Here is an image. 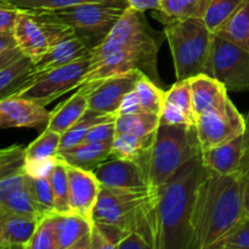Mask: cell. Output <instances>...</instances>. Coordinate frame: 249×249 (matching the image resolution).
Here are the masks:
<instances>
[{
    "label": "cell",
    "instance_id": "1",
    "mask_svg": "<svg viewBox=\"0 0 249 249\" xmlns=\"http://www.w3.org/2000/svg\"><path fill=\"white\" fill-rule=\"evenodd\" d=\"M164 39V32L152 28L142 11L128 5L111 32L91 49L82 85L140 71L160 87L157 57Z\"/></svg>",
    "mask_w": 249,
    "mask_h": 249
},
{
    "label": "cell",
    "instance_id": "2",
    "mask_svg": "<svg viewBox=\"0 0 249 249\" xmlns=\"http://www.w3.org/2000/svg\"><path fill=\"white\" fill-rule=\"evenodd\" d=\"M243 218L240 170L218 174L204 167L192 216L191 249H213Z\"/></svg>",
    "mask_w": 249,
    "mask_h": 249
},
{
    "label": "cell",
    "instance_id": "3",
    "mask_svg": "<svg viewBox=\"0 0 249 249\" xmlns=\"http://www.w3.org/2000/svg\"><path fill=\"white\" fill-rule=\"evenodd\" d=\"M203 172L204 164L198 155L185 163L165 184L157 187L156 249H191L192 216Z\"/></svg>",
    "mask_w": 249,
    "mask_h": 249
},
{
    "label": "cell",
    "instance_id": "4",
    "mask_svg": "<svg viewBox=\"0 0 249 249\" xmlns=\"http://www.w3.org/2000/svg\"><path fill=\"white\" fill-rule=\"evenodd\" d=\"M153 17L164 24L163 32L169 44L177 80L191 79L203 73L214 36L203 18L178 19L158 10Z\"/></svg>",
    "mask_w": 249,
    "mask_h": 249
},
{
    "label": "cell",
    "instance_id": "5",
    "mask_svg": "<svg viewBox=\"0 0 249 249\" xmlns=\"http://www.w3.org/2000/svg\"><path fill=\"white\" fill-rule=\"evenodd\" d=\"M196 126L160 124L148 157V180L152 187H160L177 174L178 170L196 156L201 155Z\"/></svg>",
    "mask_w": 249,
    "mask_h": 249
},
{
    "label": "cell",
    "instance_id": "6",
    "mask_svg": "<svg viewBox=\"0 0 249 249\" xmlns=\"http://www.w3.org/2000/svg\"><path fill=\"white\" fill-rule=\"evenodd\" d=\"M12 34L22 53L36 65L55 44L74 31L48 10H19Z\"/></svg>",
    "mask_w": 249,
    "mask_h": 249
},
{
    "label": "cell",
    "instance_id": "7",
    "mask_svg": "<svg viewBox=\"0 0 249 249\" xmlns=\"http://www.w3.org/2000/svg\"><path fill=\"white\" fill-rule=\"evenodd\" d=\"M128 4L117 1H95L50 10L94 48L111 32Z\"/></svg>",
    "mask_w": 249,
    "mask_h": 249
},
{
    "label": "cell",
    "instance_id": "8",
    "mask_svg": "<svg viewBox=\"0 0 249 249\" xmlns=\"http://www.w3.org/2000/svg\"><path fill=\"white\" fill-rule=\"evenodd\" d=\"M203 74L220 82L228 91H249V50L214 34Z\"/></svg>",
    "mask_w": 249,
    "mask_h": 249
},
{
    "label": "cell",
    "instance_id": "9",
    "mask_svg": "<svg viewBox=\"0 0 249 249\" xmlns=\"http://www.w3.org/2000/svg\"><path fill=\"white\" fill-rule=\"evenodd\" d=\"M90 53L53 70L38 75L28 87L19 90L15 96L33 100L43 106H48L62 95L78 89L89 67Z\"/></svg>",
    "mask_w": 249,
    "mask_h": 249
},
{
    "label": "cell",
    "instance_id": "10",
    "mask_svg": "<svg viewBox=\"0 0 249 249\" xmlns=\"http://www.w3.org/2000/svg\"><path fill=\"white\" fill-rule=\"evenodd\" d=\"M195 126L201 150L206 151L245 134L247 121L230 100L224 108H212L195 117Z\"/></svg>",
    "mask_w": 249,
    "mask_h": 249
},
{
    "label": "cell",
    "instance_id": "11",
    "mask_svg": "<svg viewBox=\"0 0 249 249\" xmlns=\"http://www.w3.org/2000/svg\"><path fill=\"white\" fill-rule=\"evenodd\" d=\"M156 187L124 190L102 187L94 211V223H107L128 231L135 209L155 192Z\"/></svg>",
    "mask_w": 249,
    "mask_h": 249
},
{
    "label": "cell",
    "instance_id": "12",
    "mask_svg": "<svg viewBox=\"0 0 249 249\" xmlns=\"http://www.w3.org/2000/svg\"><path fill=\"white\" fill-rule=\"evenodd\" d=\"M92 173L102 187L124 190H141L152 187L145 164L134 160L113 158L97 165Z\"/></svg>",
    "mask_w": 249,
    "mask_h": 249
},
{
    "label": "cell",
    "instance_id": "13",
    "mask_svg": "<svg viewBox=\"0 0 249 249\" xmlns=\"http://www.w3.org/2000/svg\"><path fill=\"white\" fill-rule=\"evenodd\" d=\"M67 174L70 182L71 212L94 223V211L101 191L99 180L91 170L70 164H67Z\"/></svg>",
    "mask_w": 249,
    "mask_h": 249
},
{
    "label": "cell",
    "instance_id": "14",
    "mask_svg": "<svg viewBox=\"0 0 249 249\" xmlns=\"http://www.w3.org/2000/svg\"><path fill=\"white\" fill-rule=\"evenodd\" d=\"M50 119L45 106L21 96L0 101V128H43Z\"/></svg>",
    "mask_w": 249,
    "mask_h": 249
},
{
    "label": "cell",
    "instance_id": "15",
    "mask_svg": "<svg viewBox=\"0 0 249 249\" xmlns=\"http://www.w3.org/2000/svg\"><path fill=\"white\" fill-rule=\"evenodd\" d=\"M142 74L140 71H133L101 80L90 94L89 109L100 113L117 114L122 100L135 89L136 83Z\"/></svg>",
    "mask_w": 249,
    "mask_h": 249
},
{
    "label": "cell",
    "instance_id": "16",
    "mask_svg": "<svg viewBox=\"0 0 249 249\" xmlns=\"http://www.w3.org/2000/svg\"><path fill=\"white\" fill-rule=\"evenodd\" d=\"M57 249H91L94 223L75 213H53Z\"/></svg>",
    "mask_w": 249,
    "mask_h": 249
},
{
    "label": "cell",
    "instance_id": "17",
    "mask_svg": "<svg viewBox=\"0 0 249 249\" xmlns=\"http://www.w3.org/2000/svg\"><path fill=\"white\" fill-rule=\"evenodd\" d=\"M101 80L90 82L80 85L77 91L66 101L58 104L50 111V119L45 129L63 134L74 123H77L89 108V96Z\"/></svg>",
    "mask_w": 249,
    "mask_h": 249
},
{
    "label": "cell",
    "instance_id": "18",
    "mask_svg": "<svg viewBox=\"0 0 249 249\" xmlns=\"http://www.w3.org/2000/svg\"><path fill=\"white\" fill-rule=\"evenodd\" d=\"M91 45L85 39L75 33L62 39L55 44L39 62L34 65V79L48 71L67 65L88 55L91 53Z\"/></svg>",
    "mask_w": 249,
    "mask_h": 249
},
{
    "label": "cell",
    "instance_id": "19",
    "mask_svg": "<svg viewBox=\"0 0 249 249\" xmlns=\"http://www.w3.org/2000/svg\"><path fill=\"white\" fill-rule=\"evenodd\" d=\"M246 151V133L225 143L202 151L204 167L218 174H231L240 169Z\"/></svg>",
    "mask_w": 249,
    "mask_h": 249
},
{
    "label": "cell",
    "instance_id": "20",
    "mask_svg": "<svg viewBox=\"0 0 249 249\" xmlns=\"http://www.w3.org/2000/svg\"><path fill=\"white\" fill-rule=\"evenodd\" d=\"M190 83H191L195 117L212 108H224L230 101L226 88L209 75L201 73L191 78Z\"/></svg>",
    "mask_w": 249,
    "mask_h": 249
},
{
    "label": "cell",
    "instance_id": "21",
    "mask_svg": "<svg viewBox=\"0 0 249 249\" xmlns=\"http://www.w3.org/2000/svg\"><path fill=\"white\" fill-rule=\"evenodd\" d=\"M112 141L108 142H82L73 147L66 148L57 153V157L65 160L67 164L94 170L97 165L107 160L111 156Z\"/></svg>",
    "mask_w": 249,
    "mask_h": 249
},
{
    "label": "cell",
    "instance_id": "22",
    "mask_svg": "<svg viewBox=\"0 0 249 249\" xmlns=\"http://www.w3.org/2000/svg\"><path fill=\"white\" fill-rule=\"evenodd\" d=\"M39 219L6 213L0 218V248H26Z\"/></svg>",
    "mask_w": 249,
    "mask_h": 249
},
{
    "label": "cell",
    "instance_id": "23",
    "mask_svg": "<svg viewBox=\"0 0 249 249\" xmlns=\"http://www.w3.org/2000/svg\"><path fill=\"white\" fill-rule=\"evenodd\" d=\"M34 80V63L21 56L0 70V101L15 96Z\"/></svg>",
    "mask_w": 249,
    "mask_h": 249
},
{
    "label": "cell",
    "instance_id": "24",
    "mask_svg": "<svg viewBox=\"0 0 249 249\" xmlns=\"http://www.w3.org/2000/svg\"><path fill=\"white\" fill-rule=\"evenodd\" d=\"M155 133L147 136H136L129 133H117L112 141L109 157L138 160L145 164L148 170V157H150V151L155 140Z\"/></svg>",
    "mask_w": 249,
    "mask_h": 249
},
{
    "label": "cell",
    "instance_id": "25",
    "mask_svg": "<svg viewBox=\"0 0 249 249\" xmlns=\"http://www.w3.org/2000/svg\"><path fill=\"white\" fill-rule=\"evenodd\" d=\"M214 34L229 39L249 50V0H243Z\"/></svg>",
    "mask_w": 249,
    "mask_h": 249
},
{
    "label": "cell",
    "instance_id": "26",
    "mask_svg": "<svg viewBox=\"0 0 249 249\" xmlns=\"http://www.w3.org/2000/svg\"><path fill=\"white\" fill-rule=\"evenodd\" d=\"M116 117L117 114L100 113V112L91 111V109L88 108V111L85 112L84 116H83L77 123L73 124L67 131H65V133L62 134L60 143V151L73 147V146L84 142L85 136L88 135V133H89L95 125H97V124L100 123H104V122L116 119ZM60 151H58V152H60Z\"/></svg>",
    "mask_w": 249,
    "mask_h": 249
},
{
    "label": "cell",
    "instance_id": "27",
    "mask_svg": "<svg viewBox=\"0 0 249 249\" xmlns=\"http://www.w3.org/2000/svg\"><path fill=\"white\" fill-rule=\"evenodd\" d=\"M160 124V114L138 112L131 114H117V133H129L136 136H147L155 133Z\"/></svg>",
    "mask_w": 249,
    "mask_h": 249
},
{
    "label": "cell",
    "instance_id": "28",
    "mask_svg": "<svg viewBox=\"0 0 249 249\" xmlns=\"http://www.w3.org/2000/svg\"><path fill=\"white\" fill-rule=\"evenodd\" d=\"M211 0H160L158 11L178 19L203 18Z\"/></svg>",
    "mask_w": 249,
    "mask_h": 249
},
{
    "label": "cell",
    "instance_id": "29",
    "mask_svg": "<svg viewBox=\"0 0 249 249\" xmlns=\"http://www.w3.org/2000/svg\"><path fill=\"white\" fill-rule=\"evenodd\" d=\"M49 180H50L53 198H55V213H72L70 207V182H68L67 164L60 157L57 158V162L49 177Z\"/></svg>",
    "mask_w": 249,
    "mask_h": 249
},
{
    "label": "cell",
    "instance_id": "30",
    "mask_svg": "<svg viewBox=\"0 0 249 249\" xmlns=\"http://www.w3.org/2000/svg\"><path fill=\"white\" fill-rule=\"evenodd\" d=\"M0 207L5 213L16 214V215L33 219L43 218L36 201H34L31 189H29V177L27 184L17 191H15L12 195H10L6 201Z\"/></svg>",
    "mask_w": 249,
    "mask_h": 249
},
{
    "label": "cell",
    "instance_id": "31",
    "mask_svg": "<svg viewBox=\"0 0 249 249\" xmlns=\"http://www.w3.org/2000/svg\"><path fill=\"white\" fill-rule=\"evenodd\" d=\"M135 91L140 100L142 111L160 114L165 102V91H163L160 85L142 74L136 83Z\"/></svg>",
    "mask_w": 249,
    "mask_h": 249
},
{
    "label": "cell",
    "instance_id": "32",
    "mask_svg": "<svg viewBox=\"0 0 249 249\" xmlns=\"http://www.w3.org/2000/svg\"><path fill=\"white\" fill-rule=\"evenodd\" d=\"M62 134L57 131L44 129L43 133L24 148L26 160H41L57 156Z\"/></svg>",
    "mask_w": 249,
    "mask_h": 249
},
{
    "label": "cell",
    "instance_id": "33",
    "mask_svg": "<svg viewBox=\"0 0 249 249\" xmlns=\"http://www.w3.org/2000/svg\"><path fill=\"white\" fill-rule=\"evenodd\" d=\"M128 233L125 230L113 224L94 223L91 249H116L118 243Z\"/></svg>",
    "mask_w": 249,
    "mask_h": 249
},
{
    "label": "cell",
    "instance_id": "34",
    "mask_svg": "<svg viewBox=\"0 0 249 249\" xmlns=\"http://www.w3.org/2000/svg\"><path fill=\"white\" fill-rule=\"evenodd\" d=\"M243 0H211L203 21L212 32H215L231 15L235 12Z\"/></svg>",
    "mask_w": 249,
    "mask_h": 249
},
{
    "label": "cell",
    "instance_id": "35",
    "mask_svg": "<svg viewBox=\"0 0 249 249\" xmlns=\"http://www.w3.org/2000/svg\"><path fill=\"white\" fill-rule=\"evenodd\" d=\"M29 189L41 216L55 213V198L49 178L29 177Z\"/></svg>",
    "mask_w": 249,
    "mask_h": 249
},
{
    "label": "cell",
    "instance_id": "36",
    "mask_svg": "<svg viewBox=\"0 0 249 249\" xmlns=\"http://www.w3.org/2000/svg\"><path fill=\"white\" fill-rule=\"evenodd\" d=\"M53 214L39 219L38 225L24 249H57Z\"/></svg>",
    "mask_w": 249,
    "mask_h": 249
},
{
    "label": "cell",
    "instance_id": "37",
    "mask_svg": "<svg viewBox=\"0 0 249 249\" xmlns=\"http://www.w3.org/2000/svg\"><path fill=\"white\" fill-rule=\"evenodd\" d=\"M5 1L19 10H48V11L84 4V2L117 1L128 4L126 0H5Z\"/></svg>",
    "mask_w": 249,
    "mask_h": 249
},
{
    "label": "cell",
    "instance_id": "38",
    "mask_svg": "<svg viewBox=\"0 0 249 249\" xmlns=\"http://www.w3.org/2000/svg\"><path fill=\"white\" fill-rule=\"evenodd\" d=\"M24 147L21 145H14L2 148L0 152V181L5 178L16 173L24 172Z\"/></svg>",
    "mask_w": 249,
    "mask_h": 249
},
{
    "label": "cell",
    "instance_id": "39",
    "mask_svg": "<svg viewBox=\"0 0 249 249\" xmlns=\"http://www.w3.org/2000/svg\"><path fill=\"white\" fill-rule=\"evenodd\" d=\"M165 101L181 108L195 122L194 102H192V90L190 79L178 80L168 91H165Z\"/></svg>",
    "mask_w": 249,
    "mask_h": 249
},
{
    "label": "cell",
    "instance_id": "40",
    "mask_svg": "<svg viewBox=\"0 0 249 249\" xmlns=\"http://www.w3.org/2000/svg\"><path fill=\"white\" fill-rule=\"evenodd\" d=\"M213 249H249V218L245 216Z\"/></svg>",
    "mask_w": 249,
    "mask_h": 249
},
{
    "label": "cell",
    "instance_id": "41",
    "mask_svg": "<svg viewBox=\"0 0 249 249\" xmlns=\"http://www.w3.org/2000/svg\"><path fill=\"white\" fill-rule=\"evenodd\" d=\"M160 124H169V125H192L195 124L194 119L187 116L181 108L175 105L165 101L160 114Z\"/></svg>",
    "mask_w": 249,
    "mask_h": 249
},
{
    "label": "cell",
    "instance_id": "42",
    "mask_svg": "<svg viewBox=\"0 0 249 249\" xmlns=\"http://www.w3.org/2000/svg\"><path fill=\"white\" fill-rule=\"evenodd\" d=\"M57 156L41 160H31L24 162V173L32 178H49L56 162Z\"/></svg>",
    "mask_w": 249,
    "mask_h": 249
},
{
    "label": "cell",
    "instance_id": "43",
    "mask_svg": "<svg viewBox=\"0 0 249 249\" xmlns=\"http://www.w3.org/2000/svg\"><path fill=\"white\" fill-rule=\"evenodd\" d=\"M116 119L95 125L85 136V142H108L116 136Z\"/></svg>",
    "mask_w": 249,
    "mask_h": 249
},
{
    "label": "cell",
    "instance_id": "44",
    "mask_svg": "<svg viewBox=\"0 0 249 249\" xmlns=\"http://www.w3.org/2000/svg\"><path fill=\"white\" fill-rule=\"evenodd\" d=\"M28 181V175L24 172L16 173L14 175L5 178L0 181V206L7 199L10 195L14 194L18 189L23 187Z\"/></svg>",
    "mask_w": 249,
    "mask_h": 249
},
{
    "label": "cell",
    "instance_id": "45",
    "mask_svg": "<svg viewBox=\"0 0 249 249\" xmlns=\"http://www.w3.org/2000/svg\"><path fill=\"white\" fill-rule=\"evenodd\" d=\"M238 170H240L241 177H242L245 216L249 218V128L246 129V151Z\"/></svg>",
    "mask_w": 249,
    "mask_h": 249
},
{
    "label": "cell",
    "instance_id": "46",
    "mask_svg": "<svg viewBox=\"0 0 249 249\" xmlns=\"http://www.w3.org/2000/svg\"><path fill=\"white\" fill-rule=\"evenodd\" d=\"M18 11L19 9L12 6L5 0H0V33L12 31Z\"/></svg>",
    "mask_w": 249,
    "mask_h": 249
},
{
    "label": "cell",
    "instance_id": "47",
    "mask_svg": "<svg viewBox=\"0 0 249 249\" xmlns=\"http://www.w3.org/2000/svg\"><path fill=\"white\" fill-rule=\"evenodd\" d=\"M138 112H142V107L140 105L138 94H136L135 89H134L129 94H126L124 99L122 100L117 114H131L138 113Z\"/></svg>",
    "mask_w": 249,
    "mask_h": 249
},
{
    "label": "cell",
    "instance_id": "48",
    "mask_svg": "<svg viewBox=\"0 0 249 249\" xmlns=\"http://www.w3.org/2000/svg\"><path fill=\"white\" fill-rule=\"evenodd\" d=\"M117 249H151L150 245L135 232H129L117 246Z\"/></svg>",
    "mask_w": 249,
    "mask_h": 249
},
{
    "label": "cell",
    "instance_id": "49",
    "mask_svg": "<svg viewBox=\"0 0 249 249\" xmlns=\"http://www.w3.org/2000/svg\"><path fill=\"white\" fill-rule=\"evenodd\" d=\"M129 6L139 11H147V10H158L160 0H126Z\"/></svg>",
    "mask_w": 249,
    "mask_h": 249
},
{
    "label": "cell",
    "instance_id": "50",
    "mask_svg": "<svg viewBox=\"0 0 249 249\" xmlns=\"http://www.w3.org/2000/svg\"><path fill=\"white\" fill-rule=\"evenodd\" d=\"M21 56H23V53L19 50L18 46H15V48H11L9 50L1 53H0V70L2 67H5V66L10 65L11 62H14V61H16Z\"/></svg>",
    "mask_w": 249,
    "mask_h": 249
},
{
    "label": "cell",
    "instance_id": "51",
    "mask_svg": "<svg viewBox=\"0 0 249 249\" xmlns=\"http://www.w3.org/2000/svg\"><path fill=\"white\" fill-rule=\"evenodd\" d=\"M15 46L17 45L16 41H15L12 31L1 32V33H0V53L9 50V49L15 48Z\"/></svg>",
    "mask_w": 249,
    "mask_h": 249
},
{
    "label": "cell",
    "instance_id": "52",
    "mask_svg": "<svg viewBox=\"0 0 249 249\" xmlns=\"http://www.w3.org/2000/svg\"><path fill=\"white\" fill-rule=\"evenodd\" d=\"M4 214H6V213H5V212L2 211V208H1V207H0V218H1V216L4 215Z\"/></svg>",
    "mask_w": 249,
    "mask_h": 249
},
{
    "label": "cell",
    "instance_id": "53",
    "mask_svg": "<svg viewBox=\"0 0 249 249\" xmlns=\"http://www.w3.org/2000/svg\"><path fill=\"white\" fill-rule=\"evenodd\" d=\"M246 121H247V128H249V116L246 118Z\"/></svg>",
    "mask_w": 249,
    "mask_h": 249
},
{
    "label": "cell",
    "instance_id": "54",
    "mask_svg": "<svg viewBox=\"0 0 249 249\" xmlns=\"http://www.w3.org/2000/svg\"><path fill=\"white\" fill-rule=\"evenodd\" d=\"M0 152H1V150H0Z\"/></svg>",
    "mask_w": 249,
    "mask_h": 249
}]
</instances>
